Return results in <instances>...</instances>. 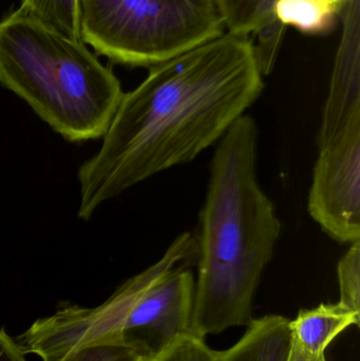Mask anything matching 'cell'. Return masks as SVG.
Returning <instances> with one entry per match:
<instances>
[{
    "mask_svg": "<svg viewBox=\"0 0 360 361\" xmlns=\"http://www.w3.org/2000/svg\"><path fill=\"white\" fill-rule=\"evenodd\" d=\"M251 36L222 34L149 69L124 93L103 145L78 169L77 216L218 143L263 92Z\"/></svg>",
    "mask_w": 360,
    "mask_h": 361,
    "instance_id": "6da1fadb",
    "label": "cell"
},
{
    "mask_svg": "<svg viewBox=\"0 0 360 361\" xmlns=\"http://www.w3.org/2000/svg\"><path fill=\"white\" fill-rule=\"evenodd\" d=\"M258 127L244 114L218 142L196 237L190 332L205 338L253 322V301L281 223L257 179Z\"/></svg>",
    "mask_w": 360,
    "mask_h": 361,
    "instance_id": "7a4b0ae2",
    "label": "cell"
},
{
    "mask_svg": "<svg viewBox=\"0 0 360 361\" xmlns=\"http://www.w3.org/2000/svg\"><path fill=\"white\" fill-rule=\"evenodd\" d=\"M0 82L71 143L103 137L124 95L112 70L82 40L19 8L0 23Z\"/></svg>",
    "mask_w": 360,
    "mask_h": 361,
    "instance_id": "3957f363",
    "label": "cell"
},
{
    "mask_svg": "<svg viewBox=\"0 0 360 361\" xmlns=\"http://www.w3.org/2000/svg\"><path fill=\"white\" fill-rule=\"evenodd\" d=\"M80 31L97 54L149 69L226 32L213 0H80Z\"/></svg>",
    "mask_w": 360,
    "mask_h": 361,
    "instance_id": "277c9868",
    "label": "cell"
},
{
    "mask_svg": "<svg viewBox=\"0 0 360 361\" xmlns=\"http://www.w3.org/2000/svg\"><path fill=\"white\" fill-rule=\"evenodd\" d=\"M197 255L194 235L181 233L158 262L124 282L105 302L92 309L61 307L53 315L36 320L17 343L25 354H33L42 361H58L84 345L120 341V329L144 290L169 269L196 264Z\"/></svg>",
    "mask_w": 360,
    "mask_h": 361,
    "instance_id": "5b68a950",
    "label": "cell"
},
{
    "mask_svg": "<svg viewBox=\"0 0 360 361\" xmlns=\"http://www.w3.org/2000/svg\"><path fill=\"white\" fill-rule=\"evenodd\" d=\"M308 210L334 241H360V114L319 148Z\"/></svg>",
    "mask_w": 360,
    "mask_h": 361,
    "instance_id": "8992f818",
    "label": "cell"
},
{
    "mask_svg": "<svg viewBox=\"0 0 360 361\" xmlns=\"http://www.w3.org/2000/svg\"><path fill=\"white\" fill-rule=\"evenodd\" d=\"M190 267L178 265L152 282L120 329V343L145 361L160 355L190 332L196 279Z\"/></svg>",
    "mask_w": 360,
    "mask_h": 361,
    "instance_id": "52a82bcc",
    "label": "cell"
},
{
    "mask_svg": "<svg viewBox=\"0 0 360 361\" xmlns=\"http://www.w3.org/2000/svg\"><path fill=\"white\" fill-rule=\"evenodd\" d=\"M359 2L352 0L340 14L342 33L317 135L318 149L340 133L351 118L360 114Z\"/></svg>",
    "mask_w": 360,
    "mask_h": 361,
    "instance_id": "ba28073f",
    "label": "cell"
},
{
    "mask_svg": "<svg viewBox=\"0 0 360 361\" xmlns=\"http://www.w3.org/2000/svg\"><path fill=\"white\" fill-rule=\"evenodd\" d=\"M219 8L228 33L256 35L260 63L264 75L272 72L283 31L275 19L278 0H213Z\"/></svg>",
    "mask_w": 360,
    "mask_h": 361,
    "instance_id": "9c48e42d",
    "label": "cell"
},
{
    "mask_svg": "<svg viewBox=\"0 0 360 361\" xmlns=\"http://www.w3.org/2000/svg\"><path fill=\"white\" fill-rule=\"evenodd\" d=\"M290 322L280 315L253 319L238 343L215 351L213 361H287L293 343Z\"/></svg>",
    "mask_w": 360,
    "mask_h": 361,
    "instance_id": "30bf717a",
    "label": "cell"
},
{
    "mask_svg": "<svg viewBox=\"0 0 360 361\" xmlns=\"http://www.w3.org/2000/svg\"><path fill=\"white\" fill-rule=\"evenodd\" d=\"M360 315L337 303H321L302 310L290 322L293 341L313 355H325L330 343L351 326H359Z\"/></svg>",
    "mask_w": 360,
    "mask_h": 361,
    "instance_id": "8fae6325",
    "label": "cell"
},
{
    "mask_svg": "<svg viewBox=\"0 0 360 361\" xmlns=\"http://www.w3.org/2000/svg\"><path fill=\"white\" fill-rule=\"evenodd\" d=\"M274 15L283 29L292 25L308 35L332 33L340 19L337 11L315 0H278Z\"/></svg>",
    "mask_w": 360,
    "mask_h": 361,
    "instance_id": "7c38bea8",
    "label": "cell"
},
{
    "mask_svg": "<svg viewBox=\"0 0 360 361\" xmlns=\"http://www.w3.org/2000/svg\"><path fill=\"white\" fill-rule=\"evenodd\" d=\"M19 10L61 35L82 40L80 0H21Z\"/></svg>",
    "mask_w": 360,
    "mask_h": 361,
    "instance_id": "4fadbf2b",
    "label": "cell"
},
{
    "mask_svg": "<svg viewBox=\"0 0 360 361\" xmlns=\"http://www.w3.org/2000/svg\"><path fill=\"white\" fill-rule=\"evenodd\" d=\"M350 245L337 265L340 303L360 315V241Z\"/></svg>",
    "mask_w": 360,
    "mask_h": 361,
    "instance_id": "5bb4252c",
    "label": "cell"
},
{
    "mask_svg": "<svg viewBox=\"0 0 360 361\" xmlns=\"http://www.w3.org/2000/svg\"><path fill=\"white\" fill-rule=\"evenodd\" d=\"M58 361H145L120 341H101L78 348Z\"/></svg>",
    "mask_w": 360,
    "mask_h": 361,
    "instance_id": "9a60e30c",
    "label": "cell"
},
{
    "mask_svg": "<svg viewBox=\"0 0 360 361\" xmlns=\"http://www.w3.org/2000/svg\"><path fill=\"white\" fill-rule=\"evenodd\" d=\"M213 357L215 351L206 345L205 338L190 332L149 361H213Z\"/></svg>",
    "mask_w": 360,
    "mask_h": 361,
    "instance_id": "2e32d148",
    "label": "cell"
},
{
    "mask_svg": "<svg viewBox=\"0 0 360 361\" xmlns=\"http://www.w3.org/2000/svg\"><path fill=\"white\" fill-rule=\"evenodd\" d=\"M0 361H27L19 343L0 329Z\"/></svg>",
    "mask_w": 360,
    "mask_h": 361,
    "instance_id": "e0dca14e",
    "label": "cell"
},
{
    "mask_svg": "<svg viewBox=\"0 0 360 361\" xmlns=\"http://www.w3.org/2000/svg\"><path fill=\"white\" fill-rule=\"evenodd\" d=\"M287 361H328L325 355H313L293 341Z\"/></svg>",
    "mask_w": 360,
    "mask_h": 361,
    "instance_id": "ac0fdd59",
    "label": "cell"
},
{
    "mask_svg": "<svg viewBox=\"0 0 360 361\" xmlns=\"http://www.w3.org/2000/svg\"><path fill=\"white\" fill-rule=\"evenodd\" d=\"M315 1L325 4V6L334 8V10L337 11L340 14H342L344 8H346L352 0H315Z\"/></svg>",
    "mask_w": 360,
    "mask_h": 361,
    "instance_id": "d6986e66",
    "label": "cell"
}]
</instances>
